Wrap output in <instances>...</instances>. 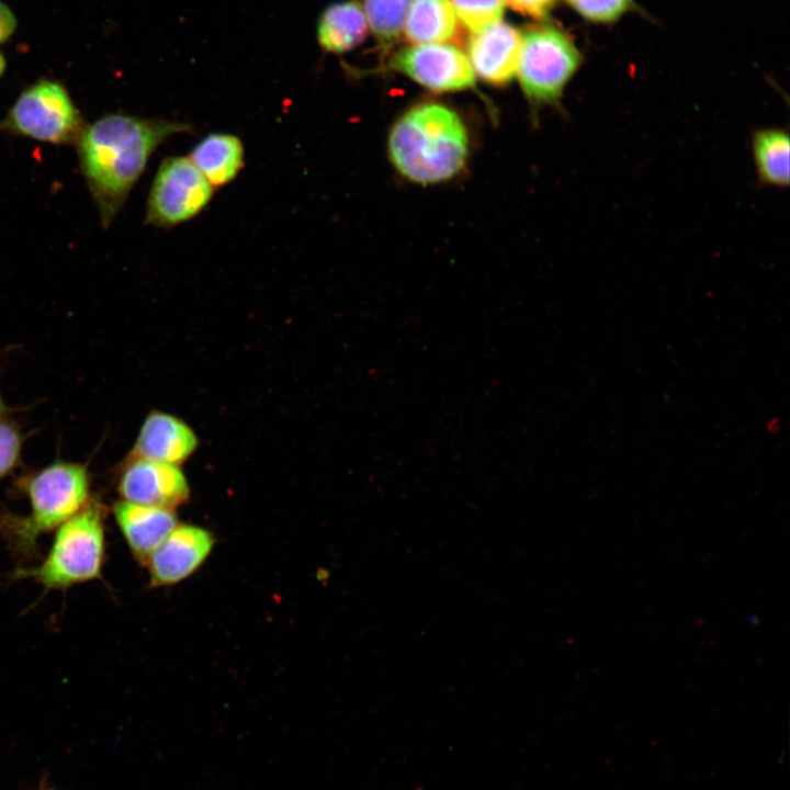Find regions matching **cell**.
Segmentation results:
<instances>
[{
    "label": "cell",
    "mask_w": 790,
    "mask_h": 790,
    "mask_svg": "<svg viewBox=\"0 0 790 790\" xmlns=\"http://www.w3.org/2000/svg\"><path fill=\"white\" fill-rule=\"evenodd\" d=\"M193 129L182 121L122 113L103 115L83 127L76 142L80 170L104 228L121 211L157 147Z\"/></svg>",
    "instance_id": "obj_1"
},
{
    "label": "cell",
    "mask_w": 790,
    "mask_h": 790,
    "mask_svg": "<svg viewBox=\"0 0 790 790\" xmlns=\"http://www.w3.org/2000/svg\"><path fill=\"white\" fill-rule=\"evenodd\" d=\"M470 139L462 117L438 102L408 109L387 136L388 158L396 171L417 184H436L459 174L467 160Z\"/></svg>",
    "instance_id": "obj_2"
},
{
    "label": "cell",
    "mask_w": 790,
    "mask_h": 790,
    "mask_svg": "<svg viewBox=\"0 0 790 790\" xmlns=\"http://www.w3.org/2000/svg\"><path fill=\"white\" fill-rule=\"evenodd\" d=\"M14 492L26 497V515L0 514V534L19 560L38 557V540L79 512L92 497L87 463L57 459L14 482Z\"/></svg>",
    "instance_id": "obj_3"
},
{
    "label": "cell",
    "mask_w": 790,
    "mask_h": 790,
    "mask_svg": "<svg viewBox=\"0 0 790 790\" xmlns=\"http://www.w3.org/2000/svg\"><path fill=\"white\" fill-rule=\"evenodd\" d=\"M106 507L92 495L89 503L57 528L53 544L34 567L19 568L14 579H33L46 590L67 589L101 577L105 561Z\"/></svg>",
    "instance_id": "obj_4"
},
{
    "label": "cell",
    "mask_w": 790,
    "mask_h": 790,
    "mask_svg": "<svg viewBox=\"0 0 790 790\" xmlns=\"http://www.w3.org/2000/svg\"><path fill=\"white\" fill-rule=\"evenodd\" d=\"M584 61L572 37L553 25H535L522 34L517 77L534 117L543 108L563 112L562 99Z\"/></svg>",
    "instance_id": "obj_5"
},
{
    "label": "cell",
    "mask_w": 790,
    "mask_h": 790,
    "mask_svg": "<svg viewBox=\"0 0 790 790\" xmlns=\"http://www.w3.org/2000/svg\"><path fill=\"white\" fill-rule=\"evenodd\" d=\"M86 124L66 89L41 80L25 89L0 121V131L54 145L76 144Z\"/></svg>",
    "instance_id": "obj_6"
},
{
    "label": "cell",
    "mask_w": 790,
    "mask_h": 790,
    "mask_svg": "<svg viewBox=\"0 0 790 790\" xmlns=\"http://www.w3.org/2000/svg\"><path fill=\"white\" fill-rule=\"evenodd\" d=\"M214 188L189 157H166L149 190L145 222L171 228L199 215L213 198Z\"/></svg>",
    "instance_id": "obj_7"
},
{
    "label": "cell",
    "mask_w": 790,
    "mask_h": 790,
    "mask_svg": "<svg viewBox=\"0 0 790 790\" xmlns=\"http://www.w3.org/2000/svg\"><path fill=\"white\" fill-rule=\"evenodd\" d=\"M390 69L435 92L471 89L475 75L464 54L452 44H409L394 53Z\"/></svg>",
    "instance_id": "obj_8"
},
{
    "label": "cell",
    "mask_w": 790,
    "mask_h": 790,
    "mask_svg": "<svg viewBox=\"0 0 790 790\" xmlns=\"http://www.w3.org/2000/svg\"><path fill=\"white\" fill-rule=\"evenodd\" d=\"M121 500L169 510L185 504L190 486L180 466L126 456L116 476Z\"/></svg>",
    "instance_id": "obj_9"
},
{
    "label": "cell",
    "mask_w": 790,
    "mask_h": 790,
    "mask_svg": "<svg viewBox=\"0 0 790 790\" xmlns=\"http://www.w3.org/2000/svg\"><path fill=\"white\" fill-rule=\"evenodd\" d=\"M215 538L205 528L178 523L146 562L150 587L176 585L198 571L210 556Z\"/></svg>",
    "instance_id": "obj_10"
},
{
    "label": "cell",
    "mask_w": 790,
    "mask_h": 790,
    "mask_svg": "<svg viewBox=\"0 0 790 790\" xmlns=\"http://www.w3.org/2000/svg\"><path fill=\"white\" fill-rule=\"evenodd\" d=\"M521 42L522 34L504 22L472 33L466 56L475 77L496 87L509 83L517 72Z\"/></svg>",
    "instance_id": "obj_11"
},
{
    "label": "cell",
    "mask_w": 790,
    "mask_h": 790,
    "mask_svg": "<svg viewBox=\"0 0 790 790\" xmlns=\"http://www.w3.org/2000/svg\"><path fill=\"white\" fill-rule=\"evenodd\" d=\"M199 440L193 429L178 417L149 413L127 456L180 466L196 450Z\"/></svg>",
    "instance_id": "obj_12"
},
{
    "label": "cell",
    "mask_w": 790,
    "mask_h": 790,
    "mask_svg": "<svg viewBox=\"0 0 790 790\" xmlns=\"http://www.w3.org/2000/svg\"><path fill=\"white\" fill-rule=\"evenodd\" d=\"M112 510L133 556L142 565L179 523L174 510L158 507L120 500Z\"/></svg>",
    "instance_id": "obj_13"
},
{
    "label": "cell",
    "mask_w": 790,
    "mask_h": 790,
    "mask_svg": "<svg viewBox=\"0 0 790 790\" xmlns=\"http://www.w3.org/2000/svg\"><path fill=\"white\" fill-rule=\"evenodd\" d=\"M363 7L357 0L327 5L318 16L316 36L326 53L341 54L363 42L368 34Z\"/></svg>",
    "instance_id": "obj_14"
},
{
    "label": "cell",
    "mask_w": 790,
    "mask_h": 790,
    "mask_svg": "<svg viewBox=\"0 0 790 790\" xmlns=\"http://www.w3.org/2000/svg\"><path fill=\"white\" fill-rule=\"evenodd\" d=\"M190 160L215 189L230 183L245 166L240 138L229 133H210L192 148Z\"/></svg>",
    "instance_id": "obj_15"
},
{
    "label": "cell",
    "mask_w": 790,
    "mask_h": 790,
    "mask_svg": "<svg viewBox=\"0 0 790 790\" xmlns=\"http://www.w3.org/2000/svg\"><path fill=\"white\" fill-rule=\"evenodd\" d=\"M460 26L449 0H413L403 30L410 44H450Z\"/></svg>",
    "instance_id": "obj_16"
},
{
    "label": "cell",
    "mask_w": 790,
    "mask_h": 790,
    "mask_svg": "<svg viewBox=\"0 0 790 790\" xmlns=\"http://www.w3.org/2000/svg\"><path fill=\"white\" fill-rule=\"evenodd\" d=\"M752 157L759 185L787 188L790 182V137L787 129L761 127L751 135Z\"/></svg>",
    "instance_id": "obj_17"
},
{
    "label": "cell",
    "mask_w": 790,
    "mask_h": 790,
    "mask_svg": "<svg viewBox=\"0 0 790 790\" xmlns=\"http://www.w3.org/2000/svg\"><path fill=\"white\" fill-rule=\"evenodd\" d=\"M413 0H364L368 25L379 43L391 46L404 29Z\"/></svg>",
    "instance_id": "obj_18"
},
{
    "label": "cell",
    "mask_w": 790,
    "mask_h": 790,
    "mask_svg": "<svg viewBox=\"0 0 790 790\" xmlns=\"http://www.w3.org/2000/svg\"><path fill=\"white\" fill-rule=\"evenodd\" d=\"M461 22L471 33H477L500 22L506 0H449Z\"/></svg>",
    "instance_id": "obj_19"
},
{
    "label": "cell",
    "mask_w": 790,
    "mask_h": 790,
    "mask_svg": "<svg viewBox=\"0 0 790 790\" xmlns=\"http://www.w3.org/2000/svg\"><path fill=\"white\" fill-rule=\"evenodd\" d=\"M584 20L594 24H612L635 8L634 0H566Z\"/></svg>",
    "instance_id": "obj_20"
},
{
    "label": "cell",
    "mask_w": 790,
    "mask_h": 790,
    "mask_svg": "<svg viewBox=\"0 0 790 790\" xmlns=\"http://www.w3.org/2000/svg\"><path fill=\"white\" fill-rule=\"evenodd\" d=\"M25 438L15 421L0 420V481L19 467Z\"/></svg>",
    "instance_id": "obj_21"
},
{
    "label": "cell",
    "mask_w": 790,
    "mask_h": 790,
    "mask_svg": "<svg viewBox=\"0 0 790 790\" xmlns=\"http://www.w3.org/2000/svg\"><path fill=\"white\" fill-rule=\"evenodd\" d=\"M557 0H506L515 11L532 18H543Z\"/></svg>",
    "instance_id": "obj_22"
},
{
    "label": "cell",
    "mask_w": 790,
    "mask_h": 790,
    "mask_svg": "<svg viewBox=\"0 0 790 790\" xmlns=\"http://www.w3.org/2000/svg\"><path fill=\"white\" fill-rule=\"evenodd\" d=\"M16 21L10 9L0 2V43L4 42L14 31Z\"/></svg>",
    "instance_id": "obj_23"
},
{
    "label": "cell",
    "mask_w": 790,
    "mask_h": 790,
    "mask_svg": "<svg viewBox=\"0 0 790 790\" xmlns=\"http://www.w3.org/2000/svg\"><path fill=\"white\" fill-rule=\"evenodd\" d=\"M9 407L5 405L0 394V420L8 418Z\"/></svg>",
    "instance_id": "obj_24"
},
{
    "label": "cell",
    "mask_w": 790,
    "mask_h": 790,
    "mask_svg": "<svg viewBox=\"0 0 790 790\" xmlns=\"http://www.w3.org/2000/svg\"><path fill=\"white\" fill-rule=\"evenodd\" d=\"M4 68H5V60H4L3 56H2V54L0 53V77H1V75L3 74V71H4Z\"/></svg>",
    "instance_id": "obj_25"
}]
</instances>
